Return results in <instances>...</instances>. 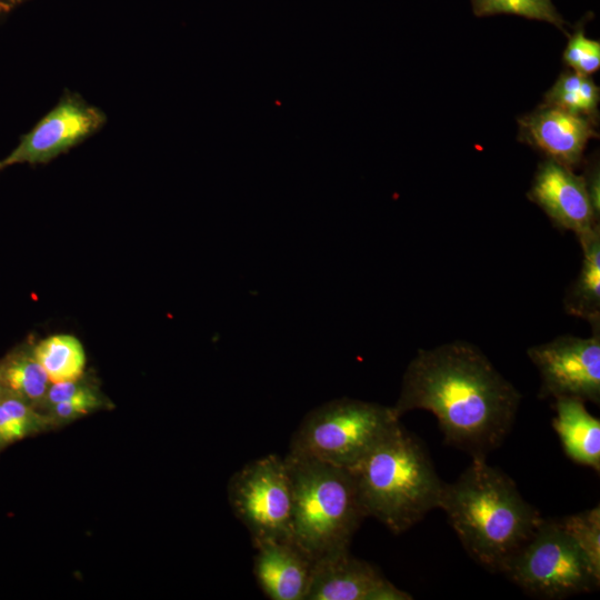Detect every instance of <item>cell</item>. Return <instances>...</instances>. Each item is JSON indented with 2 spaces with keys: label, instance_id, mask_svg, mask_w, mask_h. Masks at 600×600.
<instances>
[{
  "label": "cell",
  "instance_id": "6da1fadb",
  "mask_svg": "<svg viewBox=\"0 0 600 600\" xmlns=\"http://www.w3.org/2000/svg\"><path fill=\"white\" fill-rule=\"evenodd\" d=\"M521 394L476 346L420 349L408 364L393 413L432 412L446 443L472 458L497 449L513 427Z\"/></svg>",
  "mask_w": 600,
  "mask_h": 600
},
{
  "label": "cell",
  "instance_id": "7a4b0ae2",
  "mask_svg": "<svg viewBox=\"0 0 600 600\" xmlns=\"http://www.w3.org/2000/svg\"><path fill=\"white\" fill-rule=\"evenodd\" d=\"M438 508L470 557L492 572H501L544 519L484 457L472 458L454 482H443Z\"/></svg>",
  "mask_w": 600,
  "mask_h": 600
},
{
  "label": "cell",
  "instance_id": "3957f363",
  "mask_svg": "<svg viewBox=\"0 0 600 600\" xmlns=\"http://www.w3.org/2000/svg\"><path fill=\"white\" fill-rule=\"evenodd\" d=\"M349 470L367 517L394 534L439 507L443 481L424 446L400 422Z\"/></svg>",
  "mask_w": 600,
  "mask_h": 600
},
{
  "label": "cell",
  "instance_id": "277c9868",
  "mask_svg": "<svg viewBox=\"0 0 600 600\" xmlns=\"http://www.w3.org/2000/svg\"><path fill=\"white\" fill-rule=\"evenodd\" d=\"M291 540L314 559L349 549L367 513L349 469L288 452Z\"/></svg>",
  "mask_w": 600,
  "mask_h": 600
},
{
  "label": "cell",
  "instance_id": "5b68a950",
  "mask_svg": "<svg viewBox=\"0 0 600 600\" xmlns=\"http://www.w3.org/2000/svg\"><path fill=\"white\" fill-rule=\"evenodd\" d=\"M399 422L392 407L333 399L303 418L292 434L289 452L349 469Z\"/></svg>",
  "mask_w": 600,
  "mask_h": 600
},
{
  "label": "cell",
  "instance_id": "8992f818",
  "mask_svg": "<svg viewBox=\"0 0 600 600\" xmlns=\"http://www.w3.org/2000/svg\"><path fill=\"white\" fill-rule=\"evenodd\" d=\"M501 573L526 593L541 599H563L600 586V577L558 519H543Z\"/></svg>",
  "mask_w": 600,
  "mask_h": 600
},
{
  "label": "cell",
  "instance_id": "52a82bcc",
  "mask_svg": "<svg viewBox=\"0 0 600 600\" xmlns=\"http://www.w3.org/2000/svg\"><path fill=\"white\" fill-rule=\"evenodd\" d=\"M228 499L254 548L291 539L292 483L284 458L268 454L244 464L229 480Z\"/></svg>",
  "mask_w": 600,
  "mask_h": 600
},
{
  "label": "cell",
  "instance_id": "ba28073f",
  "mask_svg": "<svg viewBox=\"0 0 600 600\" xmlns=\"http://www.w3.org/2000/svg\"><path fill=\"white\" fill-rule=\"evenodd\" d=\"M591 326L590 338L560 336L528 349L541 378L539 398H576L599 404L600 323Z\"/></svg>",
  "mask_w": 600,
  "mask_h": 600
},
{
  "label": "cell",
  "instance_id": "9c48e42d",
  "mask_svg": "<svg viewBox=\"0 0 600 600\" xmlns=\"http://www.w3.org/2000/svg\"><path fill=\"white\" fill-rule=\"evenodd\" d=\"M104 122L101 110L78 94L66 93L0 160V171L19 163H47L99 131Z\"/></svg>",
  "mask_w": 600,
  "mask_h": 600
},
{
  "label": "cell",
  "instance_id": "30bf717a",
  "mask_svg": "<svg viewBox=\"0 0 600 600\" xmlns=\"http://www.w3.org/2000/svg\"><path fill=\"white\" fill-rule=\"evenodd\" d=\"M374 566L350 554L349 549L314 560L306 600H409Z\"/></svg>",
  "mask_w": 600,
  "mask_h": 600
},
{
  "label": "cell",
  "instance_id": "8fae6325",
  "mask_svg": "<svg viewBox=\"0 0 600 600\" xmlns=\"http://www.w3.org/2000/svg\"><path fill=\"white\" fill-rule=\"evenodd\" d=\"M528 197L558 228L574 232L578 239L599 224L583 177L554 160L539 166Z\"/></svg>",
  "mask_w": 600,
  "mask_h": 600
},
{
  "label": "cell",
  "instance_id": "7c38bea8",
  "mask_svg": "<svg viewBox=\"0 0 600 600\" xmlns=\"http://www.w3.org/2000/svg\"><path fill=\"white\" fill-rule=\"evenodd\" d=\"M519 122L528 143L569 169L580 163L587 143L597 136L591 119L548 104Z\"/></svg>",
  "mask_w": 600,
  "mask_h": 600
},
{
  "label": "cell",
  "instance_id": "4fadbf2b",
  "mask_svg": "<svg viewBox=\"0 0 600 600\" xmlns=\"http://www.w3.org/2000/svg\"><path fill=\"white\" fill-rule=\"evenodd\" d=\"M253 572L272 600H306L314 558L291 539L270 540L254 548Z\"/></svg>",
  "mask_w": 600,
  "mask_h": 600
},
{
  "label": "cell",
  "instance_id": "5bb4252c",
  "mask_svg": "<svg viewBox=\"0 0 600 600\" xmlns=\"http://www.w3.org/2000/svg\"><path fill=\"white\" fill-rule=\"evenodd\" d=\"M576 398L554 399L552 426L568 458L600 471V421Z\"/></svg>",
  "mask_w": 600,
  "mask_h": 600
},
{
  "label": "cell",
  "instance_id": "9a60e30c",
  "mask_svg": "<svg viewBox=\"0 0 600 600\" xmlns=\"http://www.w3.org/2000/svg\"><path fill=\"white\" fill-rule=\"evenodd\" d=\"M583 260L577 281L564 298L568 313L600 323V227L579 239Z\"/></svg>",
  "mask_w": 600,
  "mask_h": 600
},
{
  "label": "cell",
  "instance_id": "2e32d148",
  "mask_svg": "<svg viewBox=\"0 0 600 600\" xmlns=\"http://www.w3.org/2000/svg\"><path fill=\"white\" fill-rule=\"evenodd\" d=\"M0 376L10 393L41 409L51 382L32 348L13 352L0 362Z\"/></svg>",
  "mask_w": 600,
  "mask_h": 600
},
{
  "label": "cell",
  "instance_id": "e0dca14e",
  "mask_svg": "<svg viewBox=\"0 0 600 600\" xmlns=\"http://www.w3.org/2000/svg\"><path fill=\"white\" fill-rule=\"evenodd\" d=\"M51 383L81 378L86 368L82 343L71 334H53L32 347Z\"/></svg>",
  "mask_w": 600,
  "mask_h": 600
},
{
  "label": "cell",
  "instance_id": "ac0fdd59",
  "mask_svg": "<svg viewBox=\"0 0 600 600\" xmlns=\"http://www.w3.org/2000/svg\"><path fill=\"white\" fill-rule=\"evenodd\" d=\"M598 86L589 76L574 71L562 73L546 93L544 104L593 121L599 103Z\"/></svg>",
  "mask_w": 600,
  "mask_h": 600
},
{
  "label": "cell",
  "instance_id": "d6986e66",
  "mask_svg": "<svg viewBox=\"0 0 600 600\" xmlns=\"http://www.w3.org/2000/svg\"><path fill=\"white\" fill-rule=\"evenodd\" d=\"M50 426L46 413L12 393L0 402V449Z\"/></svg>",
  "mask_w": 600,
  "mask_h": 600
},
{
  "label": "cell",
  "instance_id": "ffe728a7",
  "mask_svg": "<svg viewBox=\"0 0 600 600\" xmlns=\"http://www.w3.org/2000/svg\"><path fill=\"white\" fill-rule=\"evenodd\" d=\"M472 10L478 17L504 13L546 21L566 32L567 22L551 0H472Z\"/></svg>",
  "mask_w": 600,
  "mask_h": 600
},
{
  "label": "cell",
  "instance_id": "44dd1931",
  "mask_svg": "<svg viewBox=\"0 0 600 600\" xmlns=\"http://www.w3.org/2000/svg\"><path fill=\"white\" fill-rule=\"evenodd\" d=\"M560 526L578 544L592 570L600 577V508L599 504L558 519Z\"/></svg>",
  "mask_w": 600,
  "mask_h": 600
},
{
  "label": "cell",
  "instance_id": "7402d4cb",
  "mask_svg": "<svg viewBox=\"0 0 600 600\" xmlns=\"http://www.w3.org/2000/svg\"><path fill=\"white\" fill-rule=\"evenodd\" d=\"M563 60L572 71L590 76L600 68V42L586 37L583 30L578 29L569 38Z\"/></svg>",
  "mask_w": 600,
  "mask_h": 600
},
{
  "label": "cell",
  "instance_id": "603a6c76",
  "mask_svg": "<svg viewBox=\"0 0 600 600\" xmlns=\"http://www.w3.org/2000/svg\"><path fill=\"white\" fill-rule=\"evenodd\" d=\"M103 406L104 400L91 384L81 393L48 408L49 413L46 414L50 418L52 424H57L58 422L77 419Z\"/></svg>",
  "mask_w": 600,
  "mask_h": 600
},
{
  "label": "cell",
  "instance_id": "cb8c5ba5",
  "mask_svg": "<svg viewBox=\"0 0 600 600\" xmlns=\"http://www.w3.org/2000/svg\"><path fill=\"white\" fill-rule=\"evenodd\" d=\"M588 192L591 198V202L596 212L599 214L600 211V199H599V169L598 166L588 171L587 177H583Z\"/></svg>",
  "mask_w": 600,
  "mask_h": 600
},
{
  "label": "cell",
  "instance_id": "d4e9b609",
  "mask_svg": "<svg viewBox=\"0 0 600 600\" xmlns=\"http://www.w3.org/2000/svg\"><path fill=\"white\" fill-rule=\"evenodd\" d=\"M27 0H0V13L9 12Z\"/></svg>",
  "mask_w": 600,
  "mask_h": 600
},
{
  "label": "cell",
  "instance_id": "484cf974",
  "mask_svg": "<svg viewBox=\"0 0 600 600\" xmlns=\"http://www.w3.org/2000/svg\"><path fill=\"white\" fill-rule=\"evenodd\" d=\"M10 392L8 391V389L6 388L2 379H1V376H0V402L9 394Z\"/></svg>",
  "mask_w": 600,
  "mask_h": 600
}]
</instances>
